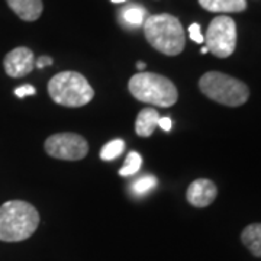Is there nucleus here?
<instances>
[{"mask_svg": "<svg viewBox=\"0 0 261 261\" xmlns=\"http://www.w3.org/2000/svg\"><path fill=\"white\" fill-rule=\"evenodd\" d=\"M144 35L148 44L168 57L178 56L186 47V34L181 22L170 13L148 16L144 22Z\"/></svg>", "mask_w": 261, "mask_h": 261, "instance_id": "f257e3e1", "label": "nucleus"}, {"mask_svg": "<svg viewBox=\"0 0 261 261\" xmlns=\"http://www.w3.org/2000/svg\"><path fill=\"white\" fill-rule=\"evenodd\" d=\"M39 225L37 207L23 200H9L0 206V241L19 243L32 237Z\"/></svg>", "mask_w": 261, "mask_h": 261, "instance_id": "f03ea898", "label": "nucleus"}, {"mask_svg": "<svg viewBox=\"0 0 261 261\" xmlns=\"http://www.w3.org/2000/svg\"><path fill=\"white\" fill-rule=\"evenodd\" d=\"M128 89L137 100L159 108H171L178 100L176 84L167 77L157 73L141 71L138 74L132 75Z\"/></svg>", "mask_w": 261, "mask_h": 261, "instance_id": "7ed1b4c3", "label": "nucleus"}, {"mask_svg": "<svg viewBox=\"0 0 261 261\" xmlns=\"http://www.w3.org/2000/svg\"><path fill=\"white\" fill-rule=\"evenodd\" d=\"M199 89L211 100L229 108L243 106L250 97L247 84L221 71L205 73L199 80Z\"/></svg>", "mask_w": 261, "mask_h": 261, "instance_id": "20e7f679", "label": "nucleus"}, {"mask_svg": "<svg viewBox=\"0 0 261 261\" xmlns=\"http://www.w3.org/2000/svg\"><path fill=\"white\" fill-rule=\"evenodd\" d=\"M48 94L65 108H82L94 97L93 87L77 71H61L48 82Z\"/></svg>", "mask_w": 261, "mask_h": 261, "instance_id": "39448f33", "label": "nucleus"}, {"mask_svg": "<svg viewBox=\"0 0 261 261\" xmlns=\"http://www.w3.org/2000/svg\"><path fill=\"white\" fill-rule=\"evenodd\" d=\"M205 47L218 58H228L237 48V23L232 18L221 15L212 19L205 35Z\"/></svg>", "mask_w": 261, "mask_h": 261, "instance_id": "423d86ee", "label": "nucleus"}, {"mask_svg": "<svg viewBox=\"0 0 261 261\" xmlns=\"http://www.w3.org/2000/svg\"><path fill=\"white\" fill-rule=\"evenodd\" d=\"M44 147L49 157L65 161H79L89 152V144L86 138L74 132L54 134L48 137Z\"/></svg>", "mask_w": 261, "mask_h": 261, "instance_id": "0eeeda50", "label": "nucleus"}, {"mask_svg": "<svg viewBox=\"0 0 261 261\" xmlns=\"http://www.w3.org/2000/svg\"><path fill=\"white\" fill-rule=\"evenodd\" d=\"M3 68L6 74L13 79L25 77L35 68V56L27 47H18L6 54L3 60Z\"/></svg>", "mask_w": 261, "mask_h": 261, "instance_id": "6e6552de", "label": "nucleus"}, {"mask_svg": "<svg viewBox=\"0 0 261 261\" xmlns=\"http://www.w3.org/2000/svg\"><path fill=\"white\" fill-rule=\"evenodd\" d=\"M218 196V187L209 178H197L192 181L186 192L187 202L195 207H207Z\"/></svg>", "mask_w": 261, "mask_h": 261, "instance_id": "1a4fd4ad", "label": "nucleus"}, {"mask_svg": "<svg viewBox=\"0 0 261 261\" xmlns=\"http://www.w3.org/2000/svg\"><path fill=\"white\" fill-rule=\"evenodd\" d=\"M9 8L25 22H35L41 18L44 3L42 0H6Z\"/></svg>", "mask_w": 261, "mask_h": 261, "instance_id": "9d476101", "label": "nucleus"}, {"mask_svg": "<svg viewBox=\"0 0 261 261\" xmlns=\"http://www.w3.org/2000/svg\"><path fill=\"white\" fill-rule=\"evenodd\" d=\"M160 113L154 108H145L142 109L135 121V132L138 137L148 138L154 134L155 128L159 126Z\"/></svg>", "mask_w": 261, "mask_h": 261, "instance_id": "9b49d317", "label": "nucleus"}, {"mask_svg": "<svg viewBox=\"0 0 261 261\" xmlns=\"http://www.w3.org/2000/svg\"><path fill=\"white\" fill-rule=\"evenodd\" d=\"M199 5L214 13H241L247 9V0H199Z\"/></svg>", "mask_w": 261, "mask_h": 261, "instance_id": "f8f14e48", "label": "nucleus"}, {"mask_svg": "<svg viewBox=\"0 0 261 261\" xmlns=\"http://www.w3.org/2000/svg\"><path fill=\"white\" fill-rule=\"evenodd\" d=\"M241 241L244 247L254 257L261 258V224H251L245 226L241 232Z\"/></svg>", "mask_w": 261, "mask_h": 261, "instance_id": "ddd939ff", "label": "nucleus"}, {"mask_svg": "<svg viewBox=\"0 0 261 261\" xmlns=\"http://www.w3.org/2000/svg\"><path fill=\"white\" fill-rule=\"evenodd\" d=\"M145 15H147V12H145L144 8H140V6H129V8L123 9L121 18L126 25L137 28V27L144 25Z\"/></svg>", "mask_w": 261, "mask_h": 261, "instance_id": "4468645a", "label": "nucleus"}, {"mask_svg": "<svg viewBox=\"0 0 261 261\" xmlns=\"http://www.w3.org/2000/svg\"><path fill=\"white\" fill-rule=\"evenodd\" d=\"M125 149V141L123 140H113L108 142L106 145H103L100 149V159L103 161H112V160L118 159Z\"/></svg>", "mask_w": 261, "mask_h": 261, "instance_id": "2eb2a0df", "label": "nucleus"}, {"mask_svg": "<svg viewBox=\"0 0 261 261\" xmlns=\"http://www.w3.org/2000/svg\"><path fill=\"white\" fill-rule=\"evenodd\" d=\"M141 166H142V157H141L138 152L132 151V152L128 154V157L125 160L123 167L119 170V176H122V177H129V176L140 171Z\"/></svg>", "mask_w": 261, "mask_h": 261, "instance_id": "dca6fc26", "label": "nucleus"}, {"mask_svg": "<svg viewBox=\"0 0 261 261\" xmlns=\"http://www.w3.org/2000/svg\"><path fill=\"white\" fill-rule=\"evenodd\" d=\"M155 186H157V178L154 177V176H144V177L138 178L132 185L130 190H132L134 195L142 196L145 195V193H148L149 190H152Z\"/></svg>", "mask_w": 261, "mask_h": 261, "instance_id": "f3484780", "label": "nucleus"}, {"mask_svg": "<svg viewBox=\"0 0 261 261\" xmlns=\"http://www.w3.org/2000/svg\"><path fill=\"white\" fill-rule=\"evenodd\" d=\"M189 37L192 41H195L196 44H203L205 42V37L202 34V28L199 23H192L189 27Z\"/></svg>", "mask_w": 261, "mask_h": 261, "instance_id": "a211bd4d", "label": "nucleus"}, {"mask_svg": "<svg viewBox=\"0 0 261 261\" xmlns=\"http://www.w3.org/2000/svg\"><path fill=\"white\" fill-rule=\"evenodd\" d=\"M13 93H15V96H18V97H27V96H34V94L37 93V90H35V87H34V86H31V84H25V86L16 87Z\"/></svg>", "mask_w": 261, "mask_h": 261, "instance_id": "6ab92c4d", "label": "nucleus"}, {"mask_svg": "<svg viewBox=\"0 0 261 261\" xmlns=\"http://www.w3.org/2000/svg\"><path fill=\"white\" fill-rule=\"evenodd\" d=\"M159 126L164 130V132H170V130H171V119H170L168 116H164V118L160 116Z\"/></svg>", "mask_w": 261, "mask_h": 261, "instance_id": "aec40b11", "label": "nucleus"}, {"mask_svg": "<svg viewBox=\"0 0 261 261\" xmlns=\"http://www.w3.org/2000/svg\"><path fill=\"white\" fill-rule=\"evenodd\" d=\"M53 64V58L48 56H42L38 58V61H35V65H38V68H44L45 65Z\"/></svg>", "mask_w": 261, "mask_h": 261, "instance_id": "412c9836", "label": "nucleus"}, {"mask_svg": "<svg viewBox=\"0 0 261 261\" xmlns=\"http://www.w3.org/2000/svg\"><path fill=\"white\" fill-rule=\"evenodd\" d=\"M137 67H138L140 70H144V68L147 67V64H145V63H142V61H138V63H137Z\"/></svg>", "mask_w": 261, "mask_h": 261, "instance_id": "4be33fe9", "label": "nucleus"}, {"mask_svg": "<svg viewBox=\"0 0 261 261\" xmlns=\"http://www.w3.org/2000/svg\"><path fill=\"white\" fill-rule=\"evenodd\" d=\"M200 53H202V54H206V53H209V49H207V48H206V47H202V49H200Z\"/></svg>", "mask_w": 261, "mask_h": 261, "instance_id": "5701e85b", "label": "nucleus"}, {"mask_svg": "<svg viewBox=\"0 0 261 261\" xmlns=\"http://www.w3.org/2000/svg\"><path fill=\"white\" fill-rule=\"evenodd\" d=\"M113 3H123V2H126V0H111Z\"/></svg>", "mask_w": 261, "mask_h": 261, "instance_id": "b1692460", "label": "nucleus"}]
</instances>
